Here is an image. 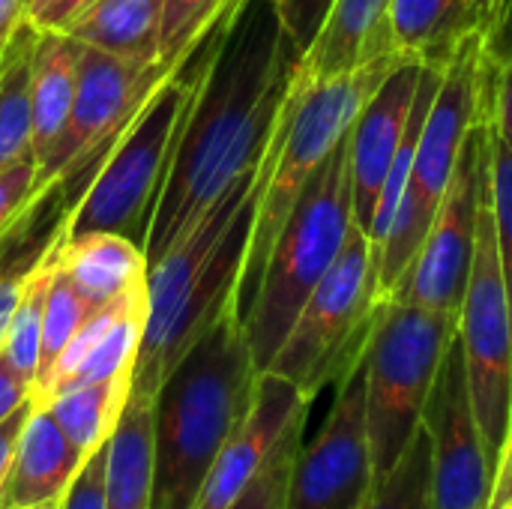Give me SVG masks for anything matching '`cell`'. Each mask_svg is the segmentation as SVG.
<instances>
[{"instance_id":"ab89813d","label":"cell","mask_w":512,"mask_h":509,"mask_svg":"<svg viewBox=\"0 0 512 509\" xmlns=\"http://www.w3.org/2000/svg\"><path fill=\"white\" fill-rule=\"evenodd\" d=\"M489 509H512V426L507 447H504V459L495 477V492H492V507Z\"/></svg>"},{"instance_id":"3957f363","label":"cell","mask_w":512,"mask_h":509,"mask_svg":"<svg viewBox=\"0 0 512 509\" xmlns=\"http://www.w3.org/2000/svg\"><path fill=\"white\" fill-rule=\"evenodd\" d=\"M258 375L234 303L186 351L153 399L150 509L195 507L216 456L255 399Z\"/></svg>"},{"instance_id":"7a4b0ae2","label":"cell","mask_w":512,"mask_h":509,"mask_svg":"<svg viewBox=\"0 0 512 509\" xmlns=\"http://www.w3.org/2000/svg\"><path fill=\"white\" fill-rule=\"evenodd\" d=\"M267 153L201 222L147 270V315L132 366V399L150 402L186 351L237 303V285L255 231Z\"/></svg>"},{"instance_id":"9c48e42d","label":"cell","mask_w":512,"mask_h":509,"mask_svg":"<svg viewBox=\"0 0 512 509\" xmlns=\"http://www.w3.org/2000/svg\"><path fill=\"white\" fill-rule=\"evenodd\" d=\"M483 111H486L483 39L480 33H471L444 69L441 90L426 114V123L417 141L408 192L402 198L393 231L381 249L378 276H381L384 297H390L396 282L405 276V270L423 249L429 225L456 174L462 147L471 129L483 123Z\"/></svg>"},{"instance_id":"83f0119b","label":"cell","mask_w":512,"mask_h":509,"mask_svg":"<svg viewBox=\"0 0 512 509\" xmlns=\"http://www.w3.org/2000/svg\"><path fill=\"white\" fill-rule=\"evenodd\" d=\"M363 509H432V459L426 429L417 432L396 468L372 486Z\"/></svg>"},{"instance_id":"f546056e","label":"cell","mask_w":512,"mask_h":509,"mask_svg":"<svg viewBox=\"0 0 512 509\" xmlns=\"http://www.w3.org/2000/svg\"><path fill=\"white\" fill-rule=\"evenodd\" d=\"M303 432H306V417L297 420L285 432V438L270 453L264 468L255 474V480L243 489V495L228 509H288L291 474H294V462H297L300 447H303Z\"/></svg>"},{"instance_id":"44dd1931","label":"cell","mask_w":512,"mask_h":509,"mask_svg":"<svg viewBox=\"0 0 512 509\" xmlns=\"http://www.w3.org/2000/svg\"><path fill=\"white\" fill-rule=\"evenodd\" d=\"M387 33L402 60L447 69L459 45L474 33L468 0H393Z\"/></svg>"},{"instance_id":"836d02e7","label":"cell","mask_w":512,"mask_h":509,"mask_svg":"<svg viewBox=\"0 0 512 509\" xmlns=\"http://www.w3.org/2000/svg\"><path fill=\"white\" fill-rule=\"evenodd\" d=\"M111 441V438H108ZM108 441L93 450L63 495L60 509H105V468H108Z\"/></svg>"},{"instance_id":"8fae6325","label":"cell","mask_w":512,"mask_h":509,"mask_svg":"<svg viewBox=\"0 0 512 509\" xmlns=\"http://www.w3.org/2000/svg\"><path fill=\"white\" fill-rule=\"evenodd\" d=\"M489 192V123H477L462 147L456 174L429 225L423 249L396 282L387 300L459 318L468 291L480 210Z\"/></svg>"},{"instance_id":"5b68a950","label":"cell","mask_w":512,"mask_h":509,"mask_svg":"<svg viewBox=\"0 0 512 509\" xmlns=\"http://www.w3.org/2000/svg\"><path fill=\"white\" fill-rule=\"evenodd\" d=\"M222 18L171 69V75L150 93L141 111L117 135L114 147L108 150L90 186L78 198L75 210L69 213L63 237L111 231L129 237L141 249L147 246L156 201L165 186L168 165L180 141V129L198 93Z\"/></svg>"},{"instance_id":"5bb4252c","label":"cell","mask_w":512,"mask_h":509,"mask_svg":"<svg viewBox=\"0 0 512 509\" xmlns=\"http://www.w3.org/2000/svg\"><path fill=\"white\" fill-rule=\"evenodd\" d=\"M366 429V375L360 366L336 384V399L312 444L300 447L288 509H363L372 495Z\"/></svg>"},{"instance_id":"8d00e7d4","label":"cell","mask_w":512,"mask_h":509,"mask_svg":"<svg viewBox=\"0 0 512 509\" xmlns=\"http://www.w3.org/2000/svg\"><path fill=\"white\" fill-rule=\"evenodd\" d=\"M33 399V381L24 378L3 354H0V423L9 420L21 405Z\"/></svg>"},{"instance_id":"74e56055","label":"cell","mask_w":512,"mask_h":509,"mask_svg":"<svg viewBox=\"0 0 512 509\" xmlns=\"http://www.w3.org/2000/svg\"><path fill=\"white\" fill-rule=\"evenodd\" d=\"M36 399H30L27 405H21L9 420L0 423V495H3V486H6V477H9V465H12V453H15V444H18V435L33 411Z\"/></svg>"},{"instance_id":"6da1fadb","label":"cell","mask_w":512,"mask_h":509,"mask_svg":"<svg viewBox=\"0 0 512 509\" xmlns=\"http://www.w3.org/2000/svg\"><path fill=\"white\" fill-rule=\"evenodd\" d=\"M303 54L273 0H243L216 30L147 234V264L177 246L273 141Z\"/></svg>"},{"instance_id":"4dcf8cb0","label":"cell","mask_w":512,"mask_h":509,"mask_svg":"<svg viewBox=\"0 0 512 509\" xmlns=\"http://www.w3.org/2000/svg\"><path fill=\"white\" fill-rule=\"evenodd\" d=\"M489 201L512 318V147L489 126Z\"/></svg>"},{"instance_id":"ffe728a7","label":"cell","mask_w":512,"mask_h":509,"mask_svg":"<svg viewBox=\"0 0 512 509\" xmlns=\"http://www.w3.org/2000/svg\"><path fill=\"white\" fill-rule=\"evenodd\" d=\"M84 45L63 30H39L30 69V99H33V150L36 162L63 132L75 90Z\"/></svg>"},{"instance_id":"484cf974","label":"cell","mask_w":512,"mask_h":509,"mask_svg":"<svg viewBox=\"0 0 512 509\" xmlns=\"http://www.w3.org/2000/svg\"><path fill=\"white\" fill-rule=\"evenodd\" d=\"M51 285V252L24 276V291L18 300V309L9 324V336L3 345V357L33 381L39 375V351H42V318H45V300Z\"/></svg>"},{"instance_id":"4fadbf2b","label":"cell","mask_w":512,"mask_h":509,"mask_svg":"<svg viewBox=\"0 0 512 509\" xmlns=\"http://www.w3.org/2000/svg\"><path fill=\"white\" fill-rule=\"evenodd\" d=\"M423 429L429 435L432 459V509L492 507L495 468L471 405L459 333L441 363L423 414Z\"/></svg>"},{"instance_id":"277c9868","label":"cell","mask_w":512,"mask_h":509,"mask_svg":"<svg viewBox=\"0 0 512 509\" xmlns=\"http://www.w3.org/2000/svg\"><path fill=\"white\" fill-rule=\"evenodd\" d=\"M402 63L399 54H381L363 66L309 84L300 72L294 90L282 108L273 141L267 147V177L255 213V231L246 252V264L237 285V312L246 315L258 282L264 276L273 243L300 201L309 180L330 159V153L348 138L360 108L381 87V81Z\"/></svg>"},{"instance_id":"ee69618b","label":"cell","mask_w":512,"mask_h":509,"mask_svg":"<svg viewBox=\"0 0 512 509\" xmlns=\"http://www.w3.org/2000/svg\"><path fill=\"white\" fill-rule=\"evenodd\" d=\"M240 3H243V0H228V9H237Z\"/></svg>"},{"instance_id":"1f68e13d","label":"cell","mask_w":512,"mask_h":509,"mask_svg":"<svg viewBox=\"0 0 512 509\" xmlns=\"http://www.w3.org/2000/svg\"><path fill=\"white\" fill-rule=\"evenodd\" d=\"M36 198V156H24L0 168V237L21 219Z\"/></svg>"},{"instance_id":"d6a6232c","label":"cell","mask_w":512,"mask_h":509,"mask_svg":"<svg viewBox=\"0 0 512 509\" xmlns=\"http://www.w3.org/2000/svg\"><path fill=\"white\" fill-rule=\"evenodd\" d=\"M273 3L282 15V24L291 36V42L306 57V51L315 45V39L333 9V0H273Z\"/></svg>"},{"instance_id":"d590c367","label":"cell","mask_w":512,"mask_h":509,"mask_svg":"<svg viewBox=\"0 0 512 509\" xmlns=\"http://www.w3.org/2000/svg\"><path fill=\"white\" fill-rule=\"evenodd\" d=\"M90 0H27V21L36 30H66Z\"/></svg>"},{"instance_id":"7bdbcfd3","label":"cell","mask_w":512,"mask_h":509,"mask_svg":"<svg viewBox=\"0 0 512 509\" xmlns=\"http://www.w3.org/2000/svg\"><path fill=\"white\" fill-rule=\"evenodd\" d=\"M27 509H60V504H39V507H27Z\"/></svg>"},{"instance_id":"4316f807","label":"cell","mask_w":512,"mask_h":509,"mask_svg":"<svg viewBox=\"0 0 512 509\" xmlns=\"http://www.w3.org/2000/svg\"><path fill=\"white\" fill-rule=\"evenodd\" d=\"M93 306L75 285L72 279L54 264L51 255V285H48V300H45V318H42V351H39V375H36V387L51 375L57 357L63 354V348L72 342V336L78 333V327L93 315ZM33 387V393H36Z\"/></svg>"},{"instance_id":"52a82bcc","label":"cell","mask_w":512,"mask_h":509,"mask_svg":"<svg viewBox=\"0 0 512 509\" xmlns=\"http://www.w3.org/2000/svg\"><path fill=\"white\" fill-rule=\"evenodd\" d=\"M456 333L459 318L453 315L417 303H384L363 354L366 429L375 483L396 468L423 429L432 387Z\"/></svg>"},{"instance_id":"ba28073f","label":"cell","mask_w":512,"mask_h":509,"mask_svg":"<svg viewBox=\"0 0 512 509\" xmlns=\"http://www.w3.org/2000/svg\"><path fill=\"white\" fill-rule=\"evenodd\" d=\"M378 270L372 240L354 225L345 249L306 300L267 372L291 381L309 399L348 378L360 366L387 303Z\"/></svg>"},{"instance_id":"30bf717a","label":"cell","mask_w":512,"mask_h":509,"mask_svg":"<svg viewBox=\"0 0 512 509\" xmlns=\"http://www.w3.org/2000/svg\"><path fill=\"white\" fill-rule=\"evenodd\" d=\"M459 342L477 426L498 477L512 426V318L489 192L480 210L474 267L459 312Z\"/></svg>"},{"instance_id":"60d3db41","label":"cell","mask_w":512,"mask_h":509,"mask_svg":"<svg viewBox=\"0 0 512 509\" xmlns=\"http://www.w3.org/2000/svg\"><path fill=\"white\" fill-rule=\"evenodd\" d=\"M507 0H468V18H471V30L480 33V39L492 30V24L498 21L501 9Z\"/></svg>"},{"instance_id":"cb8c5ba5","label":"cell","mask_w":512,"mask_h":509,"mask_svg":"<svg viewBox=\"0 0 512 509\" xmlns=\"http://www.w3.org/2000/svg\"><path fill=\"white\" fill-rule=\"evenodd\" d=\"M39 30L24 21L0 54V168L15 159L36 156L33 150V99L30 69Z\"/></svg>"},{"instance_id":"b9f144b4","label":"cell","mask_w":512,"mask_h":509,"mask_svg":"<svg viewBox=\"0 0 512 509\" xmlns=\"http://www.w3.org/2000/svg\"><path fill=\"white\" fill-rule=\"evenodd\" d=\"M24 21H27V0H0V54Z\"/></svg>"},{"instance_id":"2e32d148","label":"cell","mask_w":512,"mask_h":509,"mask_svg":"<svg viewBox=\"0 0 512 509\" xmlns=\"http://www.w3.org/2000/svg\"><path fill=\"white\" fill-rule=\"evenodd\" d=\"M309 405L312 399L300 387H294L291 381L273 372H261L255 399L243 423L216 456L192 509L231 507L243 495V489L255 480V474L264 468V462L279 447L285 432L297 420L309 417Z\"/></svg>"},{"instance_id":"d4e9b609","label":"cell","mask_w":512,"mask_h":509,"mask_svg":"<svg viewBox=\"0 0 512 509\" xmlns=\"http://www.w3.org/2000/svg\"><path fill=\"white\" fill-rule=\"evenodd\" d=\"M132 393V375H117L108 381H93V384H78L69 387L45 402L63 435L84 453L90 456L99 450L117 429L123 408Z\"/></svg>"},{"instance_id":"ac0fdd59","label":"cell","mask_w":512,"mask_h":509,"mask_svg":"<svg viewBox=\"0 0 512 509\" xmlns=\"http://www.w3.org/2000/svg\"><path fill=\"white\" fill-rule=\"evenodd\" d=\"M393 0H333V9L300 63V75L315 84L345 75L390 48L387 15Z\"/></svg>"},{"instance_id":"f35d334b","label":"cell","mask_w":512,"mask_h":509,"mask_svg":"<svg viewBox=\"0 0 512 509\" xmlns=\"http://www.w3.org/2000/svg\"><path fill=\"white\" fill-rule=\"evenodd\" d=\"M24 276L21 273H0V351L6 345L9 324H12V315H15L21 291H24Z\"/></svg>"},{"instance_id":"8992f818","label":"cell","mask_w":512,"mask_h":509,"mask_svg":"<svg viewBox=\"0 0 512 509\" xmlns=\"http://www.w3.org/2000/svg\"><path fill=\"white\" fill-rule=\"evenodd\" d=\"M351 135V132H348ZM348 138L330 153L285 219L258 291L243 315L258 372H267L312 291L336 264L354 228Z\"/></svg>"},{"instance_id":"7402d4cb","label":"cell","mask_w":512,"mask_h":509,"mask_svg":"<svg viewBox=\"0 0 512 509\" xmlns=\"http://www.w3.org/2000/svg\"><path fill=\"white\" fill-rule=\"evenodd\" d=\"M159 24L162 0H90L63 33L108 54L153 63L162 60Z\"/></svg>"},{"instance_id":"e0dca14e","label":"cell","mask_w":512,"mask_h":509,"mask_svg":"<svg viewBox=\"0 0 512 509\" xmlns=\"http://www.w3.org/2000/svg\"><path fill=\"white\" fill-rule=\"evenodd\" d=\"M87 456L63 435L45 405H33L9 465L0 509H27L60 504Z\"/></svg>"},{"instance_id":"e575fe53","label":"cell","mask_w":512,"mask_h":509,"mask_svg":"<svg viewBox=\"0 0 512 509\" xmlns=\"http://www.w3.org/2000/svg\"><path fill=\"white\" fill-rule=\"evenodd\" d=\"M486 123L512 147V57L486 78Z\"/></svg>"},{"instance_id":"d6986e66","label":"cell","mask_w":512,"mask_h":509,"mask_svg":"<svg viewBox=\"0 0 512 509\" xmlns=\"http://www.w3.org/2000/svg\"><path fill=\"white\" fill-rule=\"evenodd\" d=\"M54 264L72 279V285L93 303H111L147 282V255L123 234L93 231L78 237H60L51 246Z\"/></svg>"},{"instance_id":"7c38bea8","label":"cell","mask_w":512,"mask_h":509,"mask_svg":"<svg viewBox=\"0 0 512 509\" xmlns=\"http://www.w3.org/2000/svg\"><path fill=\"white\" fill-rule=\"evenodd\" d=\"M171 69L165 60L141 63L84 45L69 120L36 162V195L54 180L102 159Z\"/></svg>"},{"instance_id":"9a60e30c","label":"cell","mask_w":512,"mask_h":509,"mask_svg":"<svg viewBox=\"0 0 512 509\" xmlns=\"http://www.w3.org/2000/svg\"><path fill=\"white\" fill-rule=\"evenodd\" d=\"M423 78V63L402 60L381 87L360 108L354 129L348 135L351 150V198H354V222L369 237L390 165L399 153V144L408 132L417 90Z\"/></svg>"},{"instance_id":"f1b7e54d","label":"cell","mask_w":512,"mask_h":509,"mask_svg":"<svg viewBox=\"0 0 512 509\" xmlns=\"http://www.w3.org/2000/svg\"><path fill=\"white\" fill-rule=\"evenodd\" d=\"M225 12L228 0H162L159 57L177 66Z\"/></svg>"},{"instance_id":"603a6c76","label":"cell","mask_w":512,"mask_h":509,"mask_svg":"<svg viewBox=\"0 0 512 509\" xmlns=\"http://www.w3.org/2000/svg\"><path fill=\"white\" fill-rule=\"evenodd\" d=\"M153 501V405L129 396L108 441L105 509H150Z\"/></svg>"}]
</instances>
